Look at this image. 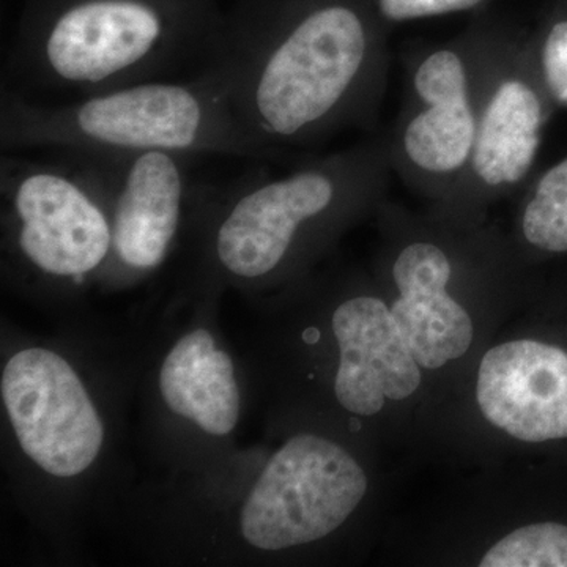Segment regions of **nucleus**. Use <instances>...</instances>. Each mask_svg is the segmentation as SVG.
Listing matches in <instances>:
<instances>
[{"mask_svg": "<svg viewBox=\"0 0 567 567\" xmlns=\"http://www.w3.org/2000/svg\"><path fill=\"white\" fill-rule=\"evenodd\" d=\"M491 14L406 65L404 106L386 134L399 181L435 205L462 182L475 145Z\"/></svg>", "mask_w": 567, "mask_h": 567, "instance_id": "obj_5", "label": "nucleus"}, {"mask_svg": "<svg viewBox=\"0 0 567 567\" xmlns=\"http://www.w3.org/2000/svg\"><path fill=\"white\" fill-rule=\"evenodd\" d=\"M2 153L147 152L271 162L237 121L210 74L137 82L47 106L2 85Z\"/></svg>", "mask_w": 567, "mask_h": 567, "instance_id": "obj_3", "label": "nucleus"}, {"mask_svg": "<svg viewBox=\"0 0 567 567\" xmlns=\"http://www.w3.org/2000/svg\"><path fill=\"white\" fill-rule=\"evenodd\" d=\"M223 10L224 0H28L7 87L87 96L200 70Z\"/></svg>", "mask_w": 567, "mask_h": 567, "instance_id": "obj_2", "label": "nucleus"}, {"mask_svg": "<svg viewBox=\"0 0 567 567\" xmlns=\"http://www.w3.org/2000/svg\"><path fill=\"white\" fill-rule=\"evenodd\" d=\"M0 388L22 451L43 472L81 475L99 457L102 420L61 354L40 347L21 350L3 368Z\"/></svg>", "mask_w": 567, "mask_h": 567, "instance_id": "obj_10", "label": "nucleus"}, {"mask_svg": "<svg viewBox=\"0 0 567 567\" xmlns=\"http://www.w3.org/2000/svg\"><path fill=\"white\" fill-rule=\"evenodd\" d=\"M555 110L537 74L529 31L491 14L472 158L436 213L472 224L495 200L520 192L535 174Z\"/></svg>", "mask_w": 567, "mask_h": 567, "instance_id": "obj_6", "label": "nucleus"}, {"mask_svg": "<svg viewBox=\"0 0 567 567\" xmlns=\"http://www.w3.org/2000/svg\"><path fill=\"white\" fill-rule=\"evenodd\" d=\"M529 47L539 80L555 107H567V0H554L536 29Z\"/></svg>", "mask_w": 567, "mask_h": 567, "instance_id": "obj_17", "label": "nucleus"}, {"mask_svg": "<svg viewBox=\"0 0 567 567\" xmlns=\"http://www.w3.org/2000/svg\"><path fill=\"white\" fill-rule=\"evenodd\" d=\"M159 391L174 413L212 435L233 432L240 416V391L229 354L216 349L207 330L183 336L159 372Z\"/></svg>", "mask_w": 567, "mask_h": 567, "instance_id": "obj_14", "label": "nucleus"}, {"mask_svg": "<svg viewBox=\"0 0 567 567\" xmlns=\"http://www.w3.org/2000/svg\"><path fill=\"white\" fill-rule=\"evenodd\" d=\"M66 153L91 164L104 183L115 260L132 271L162 265L181 227L193 156L163 151Z\"/></svg>", "mask_w": 567, "mask_h": 567, "instance_id": "obj_11", "label": "nucleus"}, {"mask_svg": "<svg viewBox=\"0 0 567 567\" xmlns=\"http://www.w3.org/2000/svg\"><path fill=\"white\" fill-rule=\"evenodd\" d=\"M393 175L386 136L306 158L281 175H248L219 210L216 262L244 281L270 278L297 260L306 241L380 208Z\"/></svg>", "mask_w": 567, "mask_h": 567, "instance_id": "obj_4", "label": "nucleus"}, {"mask_svg": "<svg viewBox=\"0 0 567 567\" xmlns=\"http://www.w3.org/2000/svg\"><path fill=\"white\" fill-rule=\"evenodd\" d=\"M382 210L398 234L386 270L395 290L391 312L416 363L442 369L464 357L475 338L472 316L451 292L461 256L453 223L436 212L421 221L385 203Z\"/></svg>", "mask_w": 567, "mask_h": 567, "instance_id": "obj_9", "label": "nucleus"}, {"mask_svg": "<svg viewBox=\"0 0 567 567\" xmlns=\"http://www.w3.org/2000/svg\"><path fill=\"white\" fill-rule=\"evenodd\" d=\"M476 401L488 423L518 442L567 440V349L536 339L492 347L477 369Z\"/></svg>", "mask_w": 567, "mask_h": 567, "instance_id": "obj_12", "label": "nucleus"}, {"mask_svg": "<svg viewBox=\"0 0 567 567\" xmlns=\"http://www.w3.org/2000/svg\"><path fill=\"white\" fill-rule=\"evenodd\" d=\"M518 193L522 244L540 256H567V156L533 174Z\"/></svg>", "mask_w": 567, "mask_h": 567, "instance_id": "obj_15", "label": "nucleus"}, {"mask_svg": "<svg viewBox=\"0 0 567 567\" xmlns=\"http://www.w3.org/2000/svg\"><path fill=\"white\" fill-rule=\"evenodd\" d=\"M388 31L372 0H224L199 71L271 162L374 128L388 84Z\"/></svg>", "mask_w": 567, "mask_h": 567, "instance_id": "obj_1", "label": "nucleus"}, {"mask_svg": "<svg viewBox=\"0 0 567 567\" xmlns=\"http://www.w3.org/2000/svg\"><path fill=\"white\" fill-rule=\"evenodd\" d=\"M333 333L339 347L334 394L347 412L374 416L386 401H405L421 386V365L382 298H347L334 309Z\"/></svg>", "mask_w": 567, "mask_h": 567, "instance_id": "obj_13", "label": "nucleus"}, {"mask_svg": "<svg viewBox=\"0 0 567 567\" xmlns=\"http://www.w3.org/2000/svg\"><path fill=\"white\" fill-rule=\"evenodd\" d=\"M494 0H372L380 20L388 28L404 22L447 17V14H481Z\"/></svg>", "mask_w": 567, "mask_h": 567, "instance_id": "obj_18", "label": "nucleus"}, {"mask_svg": "<svg viewBox=\"0 0 567 567\" xmlns=\"http://www.w3.org/2000/svg\"><path fill=\"white\" fill-rule=\"evenodd\" d=\"M66 155L71 164L2 153L0 189L22 259L41 274L80 284L111 254L110 200L91 164Z\"/></svg>", "mask_w": 567, "mask_h": 567, "instance_id": "obj_7", "label": "nucleus"}, {"mask_svg": "<svg viewBox=\"0 0 567 567\" xmlns=\"http://www.w3.org/2000/svg\"><path fill=\"white\" fill-rule=\"evenodd\" d=\"M365 492L368 476L344 447L315 434L293 436L249 492L241 535L260 550L315 543L342 527Z\"/></svg>", "mask_w": 567, "mask_h": 567, "instance_id": "obj_8", "label": "nucleus"}, {"mask_svg": "<svg viewBox=\"0 0 567 567\" xmlns=\"http://www.w3.org/2000/svg\"><path fill=\"white\" fill-rule=\"evenodd\" d=\"M483 567H567V525L539 522L499 539L481 557Z\"/></svg>", "mask_w": 567, "mask_h": 567, "instance_id": "obj_16", "label": "nucleus"}]
</instances>
